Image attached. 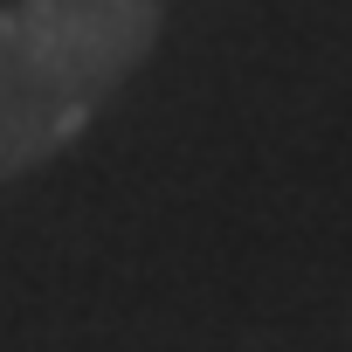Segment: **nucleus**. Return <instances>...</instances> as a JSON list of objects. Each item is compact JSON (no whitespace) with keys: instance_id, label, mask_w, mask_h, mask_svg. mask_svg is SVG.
<instances>
[{"instance_id":"obj_1","label":"nucleus","mask_w":352,"mask_h":352,"mask_svg":"<svg viewBox=\"0 0 352 352\" xmlns=\"http://www.w3.org/2000/svg\"><path fill=\"white\" fill-rule=\"evenodd\" d=\"M28 49L90 104H104L159 42V0H14Z\"/></svg>"},{"instance_id":"obj_2","label":"nucleus","mask_w":352,"mask_h":352,"mask_svg":"<svg viewBox=\"0 0 352 352\" xmlns=\"http://www.w3.org/2000/svg\"><path fill=\"white\" fill-rule=\"evenodd\" d=\"M97 104L76 97L21 35L14 8H0V187L21 173L49 166L56 152H69L90 131Z\"/></svg>"}]
</instances>
